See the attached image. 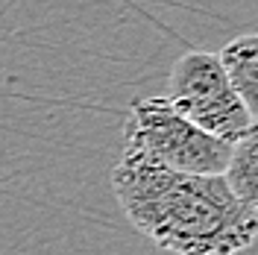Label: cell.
Instances as JSON below:
<instances>
[{"instance_id":"cell-1","label":"cell","mask_w":258,"mask_h":255,"mask_svg":"<svg viewBox=\"0 0 258 255\" xmlns=\"http://www.w3.org/2000/svg\"><path fill=\"white\" fill-rule=\"evenodd\" d=\"M112 191L129 223L173 255H241L255 240L258 211L226 188L223 176L179 173L123 144Z\"/></svg>"},{"instance_id":"cell-2","label":"cell","mask_w":258,"mask_h":255,"mask_svg":"<svg viewBox=\"0 0 258 255\" xmlns=\"http://www.w3.org/2000/svg\"><path fill=\"white\" fill-rule=\"evenodd\" d=\"M123 144L147 153L170 170L197 176H220L232 156V144L197 129L164 97L132 103L123 123Z\"/></svg>"},{"instance_id":"cell-3","label":"cell","mask_w":258,"mask_h":255,"mask_svg":"<svg viewBox=\"0 0 258 255\" xmlns=\"http://www.w3.org/2000/svg\"><path fill=\"white\" fill-rule=\"evenodd\" d=\"M164 100L197 129L226 144L258 132V120L229 85L217 53L209 50H188L179 56L170 71V88Z\"/></svg>"},{"instance_id":"cell-4","label":"cell","mask_w":258,"mask_h":255,"mask_svg":"<svg viewBox=\"0 0 258 255\" xmlns=\"http://www.w3.org/2000/svg\"><path fill=\"white\" fill-rule=\"evenodd\" d=\"M217 59L229 85L246 106V112L258 120V35L246 32V35L232 38L217 53Z\"/></svg>"},{"instance_id":"cell-5","label":"cell","mask_w":258,"mask_h":255,"mask_svg":"<svg viewBox=\"0 0 258 255\" xmlns=\"http://www.w3.org/2000/svg\"><path fill=\"white\" fill-rule=\"evenodd\" d=\"M220 176L243 206L258 211V132L232 144V156Z\"/></svg>"}]
</instances>
